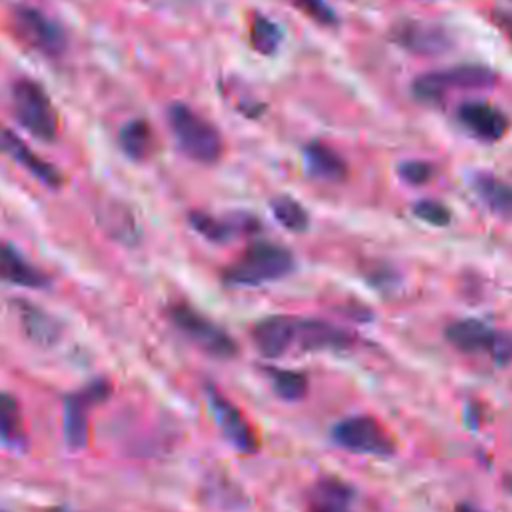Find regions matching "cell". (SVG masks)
<instances>
[{
  "instance_id": "obj_20",
  "label": "cell",
  "mask_w": 512,
  "mask_h": 512,
  "mask_svg": "<svg viewBox=\"0 0 512 512\" xmlns=\"http://www.w3.org/2000/svg\"><path fill=\"white\" fill-rule=\"evenodd\" d=\"M472 190L490 212L506 218L512 216V184L494 174L478 172L472 178Z\"/></svg>"
},
{
  "instance_id": "obj_9",
  "label": "cell",
  "mask_w": 512,
  "mask_h": 512,
  "mask_svg": "<svg viewBox=\"0 0 512 512\" xmlns=\"http://www.w3.org/2000/svg\"><path fill=\"white\" fill-rule=\"evenodd\" d=\"M110 394L106 380H94L64 398V440L70 450H80L88 436V412Z\"/></svg>"
},
{
  "instance_id": "obj_13",
  "label": "cell",
  "mask_w": 512,
  "mask_h": 512,
  "mask_svg": "<svg viewBox=\"0 0 512 512\" xmlns=\"http://www.w3.org/2000/svg\"><path fill=\"white\" fill-rule=\"evenodd\" d=\"M458 120L460 124L474 134L476 138L484 140V142H496L500 140L506 132H508V118L506 114L488 104V102H480V100H470L458 106Z\"/></svg>"
},
{
  "instance_id": "obj_11",
  "label": "cell",
  "mask_w": 512,
  "mask_h": 512,
  "mask_svg": "<svg viewBox=\"0 0 512 512\" xmlns=\"http://www.w3.org/2000/svg\"><path fill=\"white\" fill-rule=\"evenodd\" d=\"M390 34L396 44L422 56L440 54L450 46V36L442 26L422 20H402L392 28Z\"/></svg>"
},
{
  "instance_id": "obj_3",
  "label": "cell",
  "mask_w": 512,
  "mask_h": 512,
  "mask_svg": "<svg viewBox=\"0 0 512 512\" xmlns=\"http://www.w3.org/2000/svg\"><path fill=\"white\" fill-rule=\"evenodd\" d=\"M12 110L22 128L32 136L50 142L58 132V114L44 88L30 80L18 78L12 84Z\"/></svg>"
},
{
  "instance_id": "obj_19",
  "label": "cell",
  "mask_w": 512,
  "mask_h": 512,
  "mask_svg": "<svg viewBox=\"0 0 512 512\" xmlns=\"http://www.w3.org/2000/svg\"><path fill=\"white\" fill-rule=\"evenodd\" d=\"M304 164L314 178L324 182H340L348 172L342 156L322 142H310L304 148Z\"/></svg>"
},
{
  "instance_id": "obj_21",
  "label": "cell",
  "mask_w": 512,
  "mask_h": 512,
  "mask_svg": "<svg viewBox=\"0 0 512 512\" xmlns=\"http://www.w3.org/2000/svg\"><path fill=\"white\" fill-rule=\"evenodd\" d=\"M120 148L132 160H146L154 152V132L146 120H130L120 128Z\"/></svg>"
},
{
  "instance_id": "obj_12",
  "label": "cell",
  "mask_w": 512,
  "mask_h": 512,
  "mask_svg": "<svg viewBox=\"0 0 512 512\" xmlns=\"http://www.w3.org/2000/svg\"><path fill=\"white\" fill-rule=\"evenodd\" d=\"M298 318L268 316L252 328V340L258 352L266 358H278L296 346Z\"/></svg>"
},
{
  "instance_id": "obj_14",
  "label": "cell",
  "mask_w": 512,
  "mask_h": 512,
  "mask_svg": "<svg viewBox=\"0 0 512 512\" xmlns=\"http://www.w3.org/2000/svg\"><path fill=\"white\" fill-rule=\"evenodd\" d=\"M352 344V336L328 322L298 318L296 346L302 350H342Z\"/></svg>"
},
{
  "instance_id": "obj_28",
  "label": "cell",
  "mask_w": 512,
  "mask_h": 512,
  "mask_svg": "<svg viewBox=\"0 0 512 512\" xmlns=\"http://www.w3.org/2000/svg\"><path fill=\"white\" fill-rule=\"evenodd\" d=\"M412 212L418 220L432 226H446L450 222V210L438 200H420L412 206Z\"/></svg>"
},
{
  "instance_id": "obj_10",
  "label": "cell",
  "mask_w": 512,
  "mask_h": 512,
  "mask_svg": "<svg viewBox=\"0 0 512 512\" xmlns=\"http://www.w3.org/2000/svg\"><path fill=\"white\" fill-rule=\"evenodd\" d=\"M208 404L210 410L214 414V420L218 424V428L222 430L224 438L240 452L250 454L256 450L258 440L250 428V424L244 420V416L240 414V410L230 404L218 390L208 388Z\"/></svg>"
},
{
  "instance_id": "obj_32",
  "label": "cell",
  "mask_w": 512,
  "mask_h": 512,
  "mask_svg": "<svg viewBox=\"0 0 512 512\" xmlns=\"http://www.w3.org/2000/svg\"><path fill=\"white\" fill-rule=\"evenodd\" d=\"M208 494H210V498H212V496H216V494H220V490H218V488H214V486H212V490H210V492H208ZM222 498H226V500H228V504H232V508H234V506H236V498H230V496H222ZM240 502H242V500H240Z\"/></svg>"
},
{
  "instance_id": "obj_5",
  "label": "cell",
  "mask_w": 512,
  "mask_h": 512,
  "mask_svg": "<svg viewBox=\"0 0 512 512\" xmlns=\"http://www.w3.org/2000/svg\"><path fill=\"white\" fill-rule=\"evenodd\" d=\"M170 322L200 350L216 358H232L238 352L234 338L220 328L216 322L206 318L202 312L194 310L192 306L178 302L168 308Z\"/></svg>"
},
{
  "instance_id": "obj_29",
  "label": "cell",
  "mask_w": 512,
  "mask_h": 512,
  "mask_svg": "<svg viewBox=\"0 0 512 512\" xmlns=\"http://www.w3.org/2000/svg\"><path fill=\"white\" fill-rule=\"evenodd\" d=\"M300 12L308 18L316 20L322 26H332L336 22V14L326 0H290Z\"/></svg>"
},
{
  "instance_id": "obj_18",
  "label": "cell",
  "mask_w": 512,
  "mask_h": 512,
  "mask_svg": "<svg viewBox=\"0 0 512 512\" xmlns=\"http://www.w3.org/2000/svg\"><path fill=\"white\" fill-rule=\"evenodd\" d=\"M16 312L22 324L24 334L36 342L38 346H52L60 338V324L52 318L46 310L30 304V302H16Z\"/></svg>"
},
{
  "instance_id": "obj_4",
  "label": "cell",
  "mask_w": 512,
  "mask_h": 512,
  "mask_svg": "<svg viewBox=\"0 0 512 512\" xmlns=\"http://www.w3.org/2000/svg\"><path fill=\"white\" fill-rule=\"evenodd\" d=\"M446 340L464 354H484L496 364L512 360V334L496 330L482 320L462 318L446 326Z\"/></svg>"
},
{
  "instance_id": "obj_2",
  "label": "cell",
  "mask_w": 512,
  "mask_h": 512,
  "mask_svg": "<svg viewBox=\"0 0 512 512\" xmlns=\"http://www.w3.org/2000/svg\"><path fill=\"white\" fill-rule=\"evenodd\" d=\"M166 118L178 148L188 158L202 164H212L222 156L224 142L220 130L190 106L176 102L166 110Z\"/></svg>"
},
{
  "instance_id": "obj_15",
  "label": "cell",
  "mask_w": 512,
  "mask_h": 512,
  "mask_svg": "<svg viewBox=\"0 0 512 512\" xmlns=\"http://www.w3.org/2000/svg\"><path fill=\"white\" fill-rule=\"evenodd\" d=\"M0 280L24 286V288H44L50 278L30 264L14 246L0 242Z\"/></svg>"
},
{
  "instance_id": "obj_1",
  "label": "cell",
  "mask_w": 512,
  "mask_h": 512,
  "mask_svg": "<svg viewBox=\"0 0 512 512\" xmlns=\"http://www.w3.org/2000/svg\"><path fill=\"white\" fill-rule=\"evenodd\" d=\"M294 270V256L290 250L270 242L248 246L222 272L224 280L234 286H260L288 276Z\"/></svg>"
},
{
  "instance_id": "obj_17",
  "label": "cell",
  "mask_w": 512,
  "mask_h": 512,
  "mask_svg": "<svg viewBox=\"0 0 512 512\" xmlns=\"http://www.w3.org/2000/svg\"><path fill=\"white\" fill-rule=\"evenodd\" d=\"M354 492L338 478H322L308 494V512H350Z\"/></svg>"
},
{
  "instance_id": "obj_6",
  "label": "cell",
  "mask_w": 512,
  "mask_h": 512,
  "mask_svg": "<svg viewBox=\"0 0 512 512\" xmlns=\"http://www.w3.org/2000/svg\"><path fill=\"white\" fill-rule=\"evenodd\" d=\"M496 82V74L484 66H452L444 70H432L418 76L412 82V92L420 100H438L454 90L488 88Z\"/></svg>"
},
{
  "instance_id": "obj_7",
  "label": "cell",
  "mask_w": 512,
  "mask_h": 512,
  "mask_svg": "<svg viewBox=\"0 0 512 512\" xmlns=\"http://www.w3.org/2000/svg\"><path fill=\"white\" fill-rule=\"evenodd\" d=\"M332 440L344 450L372 456H390L396 442L372 416H348L332 426Z\"/></svg>"
},
{
  "instance_id": "obj_30",
  "label": "cell",
  "mask_w": 512,
  "mask_h": 512,
  "mask_svg": "<svg viewBox=\"0 0 512 512\" xmlns=\"http://www.w3.org/2000/svg\"><path fill=\"white\" fill-rule=\"evenodd\" d=\"M400 176L410 184H422L432 176V164L422 160H408L398 166Z\"/></svg>"
},
{
  "instance_id": "obj_33",
  "label": "cell",
  "mask_w": 512,
  "mask_h": 512,
  "mask_svg": "<svg viewBox=\"0 0 512 512\" xmlns=\"http://www.w3.org/2000/svg\"><path fill=\"white\" fill-rule=\"evenodd\" d=\"M458 512H480V510L470 508V506H458Z\"/></svg>"
},
{
  "instance_id": "obj_24",
  "label": "cell",
  "mask_w": 512,
  "mask_h": 512,
  "mask_svg": "<svg viewBox=\"0 0 512 512\" xmlns=\"http://www.w3.org/2000/svg\"><path fill=\"white\" fill-rule=\"evenodd\" d=\"M280 42H282V32L276 26V22H272L268 16L254 14L250 20V46L256 52L270 56L278 50Z\"/></svg>"
},
{
  "instance_id": "obj_22",
  "label": "cell",
  "mask_w": 512,
  "mask_h": 512,
  "mask_svg": "<svg viewBox=\"0 0 512 512\" xmlns=\"http://www.w3.org/2000/svg\"><path fill=\"white\" fill-rule=\"evenodd\" d=\"M100 220H102V226L108 230V234H112L116 240L124 244L138 242L140 232L134 222V216L122 204H112V206L106 204L100 212Z\"/></svg>"
},
{
  "instance_id": "obj_16",
  "label": "cell",
  "mask_w": 512,
  "mask_h": 512,
  "mask_svg": "<svg viewBox=\"0 0 512 512\" xmlns=\"http://www.w3.org/2000/svg\"><path fill=\"white\" fill-rule=\"evenodd\" d=\"M0 148L12 156L20 166H24L32 176H36L38 180H42L46 186H58L60 184V174L58 170L48 164L46 160L38 158L16 134L2 130L0 132Z\"/></svg>"
},
{
  "instance_id": "obj_27",
  "label": "cell",
  "mask_w": 512,
  "mask_h": 512,
  "mask_svg": "<svg viewBox=\"0 0 512 512\" xmlns=\"http://www.w3.org/2000/svg\"><path fill=\"white\" fill-rule=\"evenodd\" d=\"M188 220H190V226L198 234H202L204 238H208L212 242H224L236 232L234 224H230L222 218H216L212 214H206V212H192L188 216Z\"/></svg>"
},
{
  "instance_id": "obj_26",
  "label": "cell",
  "mask_w": 512,
  "mask_h": 512,
  "mask_svg": "<svg viewBox=\"0 0 512 512\" xmlns=\"http://www.w3.org/2000/svg\"><path fill=\"white\" fill-rule=\"evenodd\" d=\"M272 390L284 400H300L308 390V380L304 374L282 368H266Z\"/></svg>"
},
{
  "instance_id": "obj_25",
  "label": "cell",
  "mask_w": 512,
  "mask_h": 512,
  "mask_svg": "<svg viewBox=\"0 0 512 512\" xmlns=\"http://www.w3.org/2000/svg\"><path fill=\"white\" fill-rule=\"evenodd\" d=\"M270 210L278 220V224H282L286 230L304 232L310 224V216L304 210V206L290 196H276L270 202Z\"/></svg>"
},
{
  "instance_id": "obj_31",
  "label": "cell",
  "mask_w": 512,
  "mask_h": 512,
  "mask_svg": "<svg viewBox=\"0 0 512 512\" xmlns=\"http://www.w3.org/2000/svg\"><path fill=\"white\" fill-rule=\"evenodd\" d=\"M494 22H496V26L502 30V34L512 42V12L496 10V12H494Z\"/></svg>"
},
{
  "instance_id": "obj_23",
  "label": "cell",
  "mask_w": 512,
  "mask_h": 512,
  "mask_svg": "<svg viewBox=\"0 0 512 512\" xmlns=\"http://www.w3.org/2000/svg\"><path fill=\"white\" fill-rule=\"evenodd\" d=\"M0 438L6 444H22L24 442V426L22 412L16 398L8 392L0 390Z\"/></svg>"
},
{
  "instance_id": "obj_8",
  "label": "cell",
  "mask_w": 512,
  "mask_h": 512,
  "mask_svg": "<svg viewBox=\"0 0 512 512\" xmlns=\"http://www.w3.org/2000/svg\"><path fill=\"white\" fill-rule=\"evenodd\" d=\"M10 26L24 44L46 56H60L66 50V32L38 8L16 6L10 14Z\"/></svg>"
}]
</instances>
